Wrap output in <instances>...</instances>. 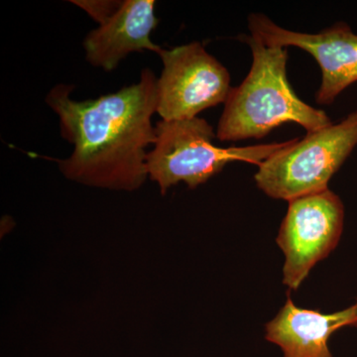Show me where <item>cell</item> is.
<instances>
[{
  "label": "cell",
  "instance_id": "6da1fadb",
  "mask_svg": "<svg viewBox=\"0 0 357 357\" xmlns=\"http://www.w3.org/2000/svg\"><path fill=\"white\" fill-rule=\"evenodd\" d=\"M74 88L58 84L45 100L58 115L61 135L74 145L69 158L59 160L60 172L89 187L140 189L148 178L147 147L156 142L158 77L144 68L137 83L84 102L70 98Z\"/></svg>",
  "mask_w": 357,
  "mask_h": 357
},
{
  "label": "cell",
  "instance_id": "7a4b0ae2",
  "mask_svg": "<svg viewBox=\"0 0 357 357\" xmlns=\"http://www.w3.org/2000/svg\"><path fill=\"white\" fill-rule=\"evenodd\" d=\"M241 40L252 51V66L243 83L230 89L218 121V139H261L290 122L307 133L332 126L324 110L303 102L289 84L287 48L265 46L251 35Z\"/></svg>",
  "mask_w": 357,
  "mask_h": 357
},
{
  "label": "cell",
  "instance_id": "3957f363",
  "mask_svg": "<svg viewBox=\"0 0 357 357\" xmlns=\"http://www.w3.org/2000/svg\"><path fill=\"white\" fill-rule=\"evenodd\" d=\"M156 142L148 152V178L156 182L161 194L178 183L196 189L222 172L231 162L259 165L286 142L251 147L220 148L213 144L217 133L202 117L182 121H160L155 126Z\"/></svg>",
  "mask_w": 357,
  "mask_h": 357
},
{
  "label": "cell",
  "instance_id": "277c9868",
  "mask_svg": "<svg viewBox=\"0 0 357 357\" xmlns=\"http://www.w3.org/2000/svg\"><path fill=\"white\" fill-rule=\"evenodd\" d=\"M357 145V110L285 146L258 165L256 185L267 196L291 201L328 190V182Z\"/></svg>",
  "mask_w": 357,
  "mask_h": 357
},
{
  "label": "cell",
  "instance_id": "5b68a950",
  "mask_svg": "<svg viewBox=\"0 0 357 357\" xmlns=\"http://www.w3.org/2000/svg\"><path fill=\"white\" fill-rule=\"evenodd\" d=\"M344 206L330 189L289 201L276 243L285 255L283 284L297 291L317 263L340 243Z\"/></svg>",
  "mask_w": 357,
  "mask_h": 357
},
{
  "label": "cell",
  "instance_id": "8992f818",
  "mask_svg": "<svg viewBox=\"0 0 357 357\" xmlns=\"http://www.w3.org/2000/svg\"><path fill=\"white\" fill-rule=\"evenodd\" d=\"M158 55L163 69L158 77L157 114L162 121L194 119L225 102L231 89L229 70L203 44L162 49Z\"/></svg>",
  "mask_w": 357,
  "mask_h": 357
},
{
  "label": "cell",
  "instance_id": "52a82bcc",
  "mask_svg": "<svg viewBox=\"0 0 357 357\" xmlns=\"http://www.w3.org/2000/svg\"><path fill=\"white\" fill-rule=\"evenodd\" d=\"M251 36L268 47H298L311 54L321 70L316 95L319 105H331L345 89L357 82V34L337 22L317 34L291 31L275 24L263 14L248 17Z\"/></svg>",
  "mask_w": 357,
  "mask_h": 357
},
{
  "label": "cell",
  "instance_id": "ba28073f",
  "mask_svg": "<svg viewBox=\"0 0 357 357\" xmlns=\"http://www.w3.org/2000/svg\"><path fill=\"white\" fill-rule=\"evenodd\" d=\"M154 0H123L112 16L91 30L83 42L86 60L96 68L112 72L129 54L162 50L150 36L158 26Z\"/></svg>",
  "mask_w": 357,
  "mask_h": 357
},
{
  "label": "cell",
  "instance_id": "9c48e42d",
  "mask_svg": "<svg viewBox=\"0 0 357 357\" xmlns=\"http://www.w3.org/2000/svg\"><path fill=\"white\" fill-rule=\"evenodd\" d=\"M344 326L357 328V301L342 311L324 314L296 306L288 297L265 326V338L280 347L283 357H333L328 340Z\"/></svg>",
  "mask_w": 357,
  "mask_h": 357
},
{
  "label": "cell",
  "instance_id": "30bf717a",
  "mask_svg": "<svg viewBox=\"0 0 357 357\" xmlns=\"http://www.w3.org/2000/svg\"><path fill=\"white\" fill-rule=\"evenodd\" d=\"M72 3L83 9L98 24H102L121 7L119 0H72Z\"/></svg>",
  "mask_w": 357,
  "mask_h": 357
}]
</instances>
